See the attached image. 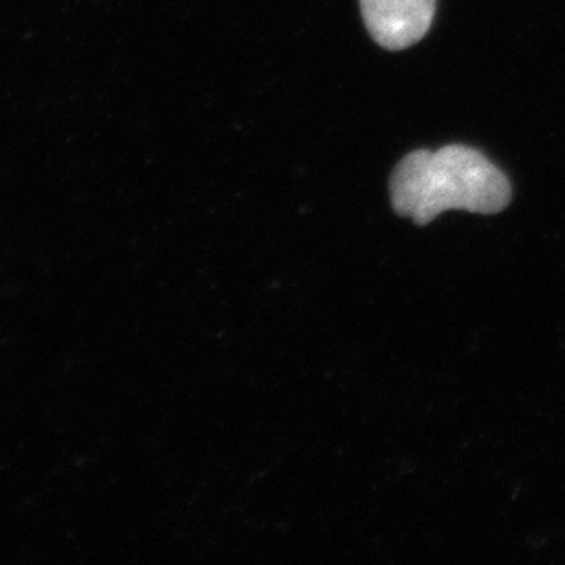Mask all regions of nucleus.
I'll return each mask as SVG.
<instances>
[{"instance_id": "f257e3e1", "label": "nucleus", "mask_w": 565, "mask_h": 565, "mask_svg": "<svg viewBox=\"0 0 565 565\" xmlns=\"http://www.w3.org/2000/svg\"><path fill=\"white\" fill-rule=\"evenodd\" d=\"M511 182L480 150L445 145L436 152L414 150L390 178L392 207L427 225L448 209L497 214L509 205Z\"/></svg>"}, {"instance_id": "f03ea898", "label": "nucleus", "mask_w": 565, "mask_h": 565, "mask_svg": "<svg viewBox=\"0 0 565 565\" xmlns=\"http://www.w3.org/2000/svg\"><path fill=\"white\" fill-rule=\"evenodd\" d=\"M364 26L384 50L419 43L433 26L438 0H359Z\"/></svg>"}]
</instances>
